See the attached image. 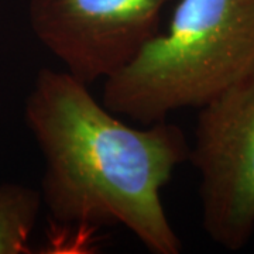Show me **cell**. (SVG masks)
Returning a JSON list of instances; mask_svg holds the SVG:
<instances>
[{
  "mask_svg": "<svg viewBox=\"0 0 254 254\" xmlns=\"http://www.w3.org/2000/svg\"><path fill=\"white\" fill-rule=\"evenodd\" d=\"M198 109L188 160L199 174L202 226L239 252L254 233V69Z\"/></svg>",
  "mask_w": 254,
  "mask_h": 254,
  "instance_id": "cell-3",
  "label": "cell"
},
{
  "mask_svg": "<svg viewBox=\"0 0 254 254\" xmlns=\"http://www.w3.org/2000/svg\"><path fill=\"white\" fill-rule=\"evenodd\" d=\"M24 116L44 157L40 193L54 223L81 235L123 226L150 253L181 252L161 199L190 154L180 127L128 126L85 82L50 68L37 73Z\"/></svg>",
  "mask_w": 254,
  "mask_h": 254,
  "instance_id": "cell-1",
  "label": "cell"
},
{
  "mask_svg": "<svg viewBox=\"0 0 254 254\" xmlns=\"http://www.w3.org/2000/svg\"><path fill=\"white\" fill-rule=\"evenodd\" d=\"M43 205L38 190L0 184V254H27Z\"/></svg>",
  "mask_w": 254,
  "mask_h": 254,
  "instance_id": "cell-5",
  "label": "cell"
},
{
  "mask_svg": "<svg viewBox=\"0 0 254 254\" xmlns=\"http://www.w3.org/2000/svg\"><path fill=\"white\" fill-rule=\"evenodd\" d=\"M173 0H30L37 40L86 85L118 73L160 33Z\"/></svg>",
  "mask_w": 254,
  "mask_h": 254,
  "instance_id": "cell-4",
  "label": "cell"
},
{
  "mask_svg": "<svg viewBox=\"0 0 254 254\" xmlns=\"http://www.w3.org/2000/svg\"><path fill=\"white\" fill-rule=\"evenodd\" d=\"M254 69V0H178L168 27L103 83L102 102L143 125L200 108Z\"/></svg>",
  "mask_w": 254,
  "mask_h": 254,
  "instance_id": "cell-2",
  "label": "cell"
}]
</instances>
